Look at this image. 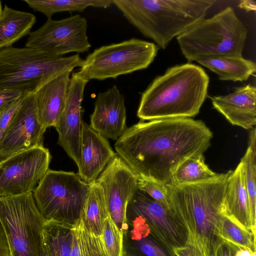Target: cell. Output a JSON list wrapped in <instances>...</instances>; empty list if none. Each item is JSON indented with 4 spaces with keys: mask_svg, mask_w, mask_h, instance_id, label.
Segmentation results:
<instances>
[{
    "mask_svg": "<svg viewBox=\"0 0 256 256\" xmlns=\"http://www.w3.org/2000/svg\"><path fill=\"white\" fill-rule=\"evenodd\" d=\"M250 256H256V252H253L252 254Z\"/></svg>",
    "mask_w": 256,
    "mask_h": 256,
    "instance_id": "b9f144b4",
    "label": "cell"
},
{
    "mask_svg": "<svg viewBox=\"0 0 256 256\" xmlns=\"http://www.w3.org/2000/svg\"><path fill=\"white\" fill-rule=\"evenodd\" d=\"M174 252L176 256H195L185 246L180 248H174Z\"/></svg>",
    "mask_w": 256,
    "mask_h": 256,
    "instance_id": "8d00e7d4",
    "label": "cell"
},
{
    "mask_svg": "<svg viewBox=\"0 0 256 256\" xmlns=\"http://www.w3.org/2000/svg\"><path fill=\"white\" fill-rule=\"evenodd\" d=\"M82 61L78 54L58 57L32 48H4L0 50V89L34 94L56 76L80 67Z\"/></svg>",
    "mask_w": 256,
    "mask_h": 256,
    "instance_id": "5b68a950",
    "label": "cell"
},
{
    "mask_svg": "<svg viewBox=\"0 0 256 256\" xmlns=\"http://www.w3.org/2000/svg\"><path fill=\"white\" fill-rule=\"evenodd\" d=\"M35 12L44 14L51 18L60 12H82L90 6L106 8L113 4V0H24Z\"/></svg>",
    "mask_w": 256,
    "mask_h": 256,
    "instance_id": "484cf974",
    "label": "cell"
},
{
    "mask_svg": "<svg viewBox=\"0 0 256 256\" xmlns=\"http://www.w3.org/2000/svg\"><path fill=\"white\" fill-rule=\"evenodd\" d=\"M256 128L250 132L249 144L247 150L240 160L246 190L248 196L251 222L256 228Z\"/></svg>",
    "mask_w": 256,
    "mask_h": 256,
    "instance_id": "f1b7e54d",
    "label": "cell"
},
{
    "mask_svg": "<svg viewBox=\"0 0 256 256\" xmlns=\"http://www.w3.org/2000/svg\"><path fill=\"white\" fill-rule=\"evenodd\" d=\"M36 22L32 13L17 10L5 5L0 15V50L12 46L29 35Z\"/></svg>",
    "mask_w": 256,
    "mask_h": 256,
    "instance_id": "7402d4cb",
    "label": "cell"
},
{
    "mask_svg": "<svg viewBox=\"0 0 256 256\" xmlns=\"http://www.w3.org/2000/svg\"><path fill=\"white\" fill-rule=\"evenodd\" d=\"M108 140L84 122L82 124L78 175L90 184L116 156Z\"/></svg>",
    "mask_w": 256,
    "mask_h": 256,
    "instance_id": "2e32d148",
    "label": "cell"
},
{
    "mask_svg": "<svg viewBox=\"0 0 256 256\" xmlns=\"http://www.w3.org/2000/svg\"><path fill=\"white\" fill-rule=\"evenodd\" d=\"M243 4H240V6L242 8H245L247 10H251L252 9V5L255 6V4H252L253 1H250V4H247L245 1H243ZM255 9V8H254Z\"/></svg>",
    "mask_w": 256,
    "mask_h": 256,
    "instance_id": "f35d334b",
    "label": "cell"
},
{
    "mask_svg": "<svg viewBox=\"0 0 256 256\" xmlns=\"http://www.w3.org/2000/svg\"><path fill=\"white\" fill-rule=\"evenodd\" d=\"M2 11V2L0 1V15Z\"/></svg>",
    "mask_w": 256,
    "mask_h": 256,
    "instance_id": "60d3db41",
    "label": "cell"
},
{
    "mask_svg": "<svg viewBox=\"0 0 256 256\" xmlns=\"http://www.w3.org/2000/svg\"><path fill=\"white\" fill-rule=\"evenodd\" d=\"M196 62L216 74L222 80H246L256 70L254 62L242 56L211 57L199 59Z\"/></svg>",
    "mask_w": 256,
    "mask_h": 256,
    "instance_id": "603a6c76",
    "label": "cell"
},
{
    "mask_svg": "<svg viewBox=\"0 0 256 256\" xmlns=\"http://www.w3.org/2000/svg\"><path fill=\"white\" fill-rule=\"evenodd\" d=\"M239 248H240L216 236L213 242L211 256H234Z\"/></svg>",
    "mask_w": 256,
    "mask_h": 256,
    "instance_id": "836d02e7",
    "label": "cell"
},
{
    "mask_svg": "<svg viewBox=\"0 0 256 256\" xmlns=\"http://www.w3.org/2000/svg\"><path fill=\"white\" fill-rule=\"evenodd\" d=\"M87 26L86 20L80 14L60 20L48 18L38 30L30 32L26 47L58 57L70 52H88L91 44Z\"/></svg>",
    "mask_w": 256,
    "mask_h": 256,
    "instance_id": "8fae6325",
    "label": "cell"
},
{
    "mask_svg": "<svg viewBox=\"0 0 256 256\" xmlns=\"http://www.w3.org/2000/svg\"><path fill=\"white\" fill-rule=\"evenodd\" d=\"M25 97L23 96L0 108V142Z\"/></svg>",
    "mask_w": 256,
    "mask_h": 256,
    "instance_id": "d6a6232c",
    "label": "cell"
},
{
    "mask_svg": "<svg viewBox=\"0 0 256 256\" xmlns=\"http://www.w3.org/2000/svg\"><path fill=\"white\" fill-rule=\"evenodd\" d=\"M52 158L42 145L0 162V196L32 192L48 170Z\"/></svg>",
    "mask_w": 256,
    "mask_h": 256,
    "instance_id": "30bf717a",
    "label": "cell"
},
{
    "mask_svg": "<svg viewBox=\"0 0 256 256\" xmlns=\"http://www.w3.org/2000/svg\"><path fill=\"white\" fill-rule=\"evenodd\" d=\"M210 78L200 66L190 62L168 69L142 92L137 111L142 121L192 118L208 94Z\"/></svg>",
    "mask_w": 256,
    "mask_h": 256,
    "instance_id": "3957f363",
    "label": "cell"
},
{
    "mask_svg": "<svg viewBox=\"0 0 256 256\" xmlns=\"http://www.w3.org/2000/svg\"><path fill=\"white\" fill-rule=\"evenodd\" d=\"M138 178L116 154L96 180L103 189L110 217L122 234L127 228V206L138 189Z\"/></svg>",
    "mask_w": 256,
    "mask_h": 256,
    "instance_id": "7c38bea8",
    "label": "cell"
},
{
    "mask_svg": "<svg viewBox=\"0 0 256 256\" xmlns=\"http://www.w3.org/2000/svg\"><path fill=\"white\" fill-rule=\"evenodd\" d=\"M24 96L19 90L10 89H0V108Z\"/></svg>",
    "mask_w": 256,
    "mask_h": 256,
    "instance_id": "e575fe53",
    "label": "cell"
},
{
    "mask_svg": "<svg viewBox=\"0 0 256 256\" xmlns=\"http://www.w3.org/2000/svg\"><path fill=\"white\" fill-rule=\"evenodd\" d=\"M124 97L116 86L96 96L90 126L106 138L117 140L127 128Z\"/></svg>",
    "mask_w": 256,
    "mask_h": 256,
    "instance_id": "e0dca14e",
    "label": "cell"
},
{
    "mask_svg": "<svg viewBox=\"0 0 256 256\" xmlns=\"http://www.w3.org/2000/svg\"><path fill=\"white\" fill-rule=\"evenodd\" d=\"M89 186L72 172L50 170L32 192L46 220L75 226L82 218Z\"/></svg>",
    "mask_w": 256,
    "mask_h": 256,
    "instance_id": "52a82bcc",
    "label": "cell"
},
{
    "mask_svg": "<svg viewBox=\"0 0 256 256\" xmlns=\"http://www.w3.org/2000/svg\"><path fill=\"white\" fill-rule=\"evenodd\" d=\"M216 174L205 163L204 154H196L178 166L172 175L170 184L178 185L197 182L211 178Z\"/></svg>",
    "mask_w": 256,
    "mask_h": 256,
    "instance_id": "83f0119b",
    "label": "cell"
},
{
    "mask_svg": "<svg viewBox=\"0 0 256 256\" xmlns=\"http://www.w3.org/2000/svg\"><path fill=\"white\" fill-rule=\"evenodd\" d=\"M252 252L248 249L240 248L236 250L234 256H250Z\"/></svg>",
    "mask_w": 256,
    "mask_h": 256,
    "instance_id": "74e56055",
    "label": "cell"
},
{
    "mask_svg": "<svg viewBox=\"0 0 256 256\" xmlns=\"http://www.w3.org/2000/svg\"><path fill=\"white\" fill-rule=\"evenodd\" d=\"M222 210L223 214L256 233V228L252 226L251 222L248 196L240 162L234 170H230L224 193Z\"/></svg>",
    "mask_w": 256,
    "mask_h": 256,
    "instance_id": "44dd1931",
    "label": "cell"
},
{
    "mask_svg": "<svg viewBox=\"0 0 256 256\" xmlns=\"http://www.w3.org/2000/svg\"><path fill=\"white\" fill-rule=\"evenodd\" d=\"M88 186L82 220L88 231L102 236L106 220L110 216L102 186L96 181Z\"/></svg>",
    "mask_w": 256,
    "mask_h": 256,
    "instance_id": "cb8c5ba5",
    "label": "cell"
},
{
    "mask_svg": "<svg viewBox=\"0 0 256 256\" xmlns=\"http://www.w3.org/2000/svg\"><path fill=\"white\" fill-rule=\"evenodd\" d=\"M74 226L64 222L46 220L44 242L50 256H71Z\"/></svg>",
    "mask_w": 256,
    "mask_h": 256,
    "instance_id": "d4e9b609",
    "label": "cell"
},
{
    "mask_svg": "<svg viewBox=\"0 0 256 256\" xmlns=\"http://www.w3.org/2000/svg\"><path fill=\"white\" fill-rule=\"evenodd\" d=\"M246 34L234 9L228 6L198 21L176 39L182 54L190 62L211 57L241 56Z\"/></svg>",
    "mask_w": 256,
    "mask_h": 256,
    "instance_id": "8992f818",
    "label": "cell"
},
{
    "mask_svg": "<svg viewBox=\"0 0 256 256\" xmlns=\"http://www.w3.org/2000/svg\"><path fill=\"white\" fill-rule=\"evenodd\" d=\"M215 0H113L127 20L164 49L170 42L204 18Z\"/></svg>",
    "mask_w": 256,
    "mask_h": 256,
    "instance_id": "277c9868",
    "label": "cell"
},
{
    "mask_svg": "<svg viewBox=\"0 0 256 256\" xmlns=\"http://www.w3.org/2000/svg\"><path fill=\"white\" fill-rule=\"evenodd\" d=\"M68 70L53 78L34 94L38 119L45 128L55 126L62 111L70 82Z\"/></svg>",
    "mask_w": 256,
    "mask_h": 256,
    "instance_id": "ffe728a7",
    "label": "cell"
},
{
    "mask_svg": "<svg viewBox=\"0 0 256 256\" xmlns=\"http://www.w3.org/2000/svg\"><path fill=\"white\" fill-rule=\"evenodd\" d=\"M0 256H10L9 244L5 230L0 220Z\"/></svg>",
    "mask_w": 256,
    "mask_h": 256,
    "instance_id": "d590c367",
    "label": "cell"
},
{
    "mask_svg": "<svg viewBox=\"0 0 256 256\" xmlns=\"http://www.w3.org/2000/svg\"><path fill=\"white\" fill-rule=\"evenodd\" d=\"M213 134L206 124L192 118L140 120L116 140V154L139 176L165 184L178 166L204 154Z\"/></svg>",
    "mask_w": 256,
    "mask_h": 256,
    "instance_id": "6da1fadb",
    "label": "cell"
},
{
    "mask_svg": "<svg viewBox=\"0 0 256 256\" xmlns=\"http://www.w3.org/2000/svg\"><path fill=\"white\" fill-rule=\"evenodd\" d=\"M216 236L239 248L256 252V233L224 214L218 222Z\"/></svg>",
    "mask_w": 256,
    "mask_h": 256,
    "instance_id": "4316f807",
    "label": "cell"
},
{
    "mask_svg": "<svg viewBox=\"0 0 256 256\" xmlns=\"http://www.w3.org/2000/svg\"><path fill=\"white\" fill-rule=\"evenodd\" d=\"M102 238L109 256H123V236L110 216L104 222Z\"/></svg>",
    "mask_w": 256,
    "mask_h": 256,
    "instance_id": "4dcf8cb0",
    "label": "cell"
},
{
    "mask_svg": "<svg viewBox=\"0 0 256 256\" xmlns=\"http://www.w3.org/2000/svg\"><path fill=\"white\" fill-rule=\"evenodd\" d=\"M126 212L142 218L151 232L168 247H184L186 232L171 210L138 188L129 202Z\"/></svg>",
    "mask_w": 256,
    "mask_h": 256,
    "instance_id": "4fadbf2b",
    "label": "cell"
},
{
    "mask_svg": "<svg viewBox=\"0 0 256 256\" xmlns=\"http://www.w3.org/2000/svg\"><path fill=\"white\" fill-rule=\"evenodd\" d=\"M0 220L10 256H42L46 220L36 205L32 192L0 196Z\"/></svg>",
    "mask_w": 256,
    "mask_h": 256,
    "instance_id": "ba28073f",
    "label": "cell"
},
{
    "mask_svg": "<svg viewBox=\"0 0 256 256\" xmlns=\"http://www.w3.org/2000/svg\"><path fill=\"white\" fill-rule=\"evenodd\" d=\"M42 256H50L47 248L44 242Z\"/></svg>",
    "mask_w": 256,
    "mask_h": 256,
    "instance_id": "ab89813d",
    "label": "cell"
},
{
    "mask_svg": "<svg viewBox=\"0 0 256 256\" xmlns=\"http://www.w3.org/2000/svg\"><path fill=\"white\" fill-rule=\"evenodd\" d=\"M71 256H109L102 236L88 231L82 218L74 227Z\"/></svg>",
    "mask_w": 256,
    "mask_h": 256,
    "instance_id": "f546056e",
    "label": "cell"
},
{
    "mask_svg": "<svg viewBox=\"0 0 256 256\" xmlns=\"http://www.w3.org/2000/svg\"><path fill=\"white\" fill-rule=\"evenodd\" d=\"M46 130L38 119L34 94L26 96L0 142V162L21 151L44 145Z\"/></svg>",
    "mask_w": 256,
    "mask_h": 256,
    "instance_id": "5bb4252c",
    "label": "cell"
},
{
    "mask_svg": "<svg viewBox=\"0 0 256 256\" xmlns=\"http://www.w3.org/2000/svg\"><path fill=\"white\" fill-rule=\"evenodd\" d=\"M123 233V256H176L174 250L158 240L140 217L126 213Z\"/></svg>",
    "mask_w": 256,
    "mask_h": 256,
    "instance_id": "d6986e66",
    "label": "cell"
},
{
    "mask_svg": "<svg viewBox=\"0 0 256 256\" xmlns=\"http://www.w3.org/2000/svg\"><path fill=\"white\" fill-rule=\"evenodd\" d=\"M214 108L232 125L252 130L256 124V88L248 84L212 98Z\"/></svg>",
    "mask_w": 256,
    "mask_h": 256,
    "instance_id": "ac0fdd59",
    "label": "cell"
},
{
    "mask_svg": "<svg viewBox=\"0 0 256 256\" xmlns=\"http://www.w3.org/2000/svg\"><path fill=\"white\" fill-rule=\"evenodd\" d=\"M230 170L197 182L166 184L171 210L186 232L185 247L195 256H211Z\"/></svg>",
    "mask_w": 256,
    "mask_h": 256,
    "instance_id": "7a4b0ae2",
    "label": "cell"
},
{
    "mask_svg": "<svg viewBox=\"0 0 256 256\" xmlns=\"http://www.w3.org/2000/svg\"><path fill=\"white\" fill-rule=\"evenodd\" d=\"M158 50L154 44L132 38L95 49L83 60L77 74L90 80H103L146 68Z\"/></svg>",
    "mask_w": 256,
    "mask_h": 256,
    "instance_id": "9c48e42d",
    "label": "cell"
},
{
    "mask_svg": "<svg viewBox=\"0 0 256 256\" xmlns=\"http://www.w3.org/2000/svg\"><path fill=\"white\" fill-rule=\"evenodd\" d=\"M138 188L168 209L171 210L166 184L138 176Z\"/></svg>",
    "mask_w": 256,
    "mask_h": 256,
    "instance_id": "1f68e13d",
    "label": "cell"
},
{
    "mask_svg": "<svg viewBox=\"0 0 256 256\" xmlns=\"http://www.w3.org/2000/svg\"><path fill=\"white\" fill-rule=\"evenodd\" d=\"M87 79L73 72L64 104L54 126L58 133V144L76 164H78L82 102Z\"/></svg>",
    "mask_w": 256,
    "mask_h": 256,
    "instance_id": "9a60e30c",
    "label": "cell"
}]
</instances>
